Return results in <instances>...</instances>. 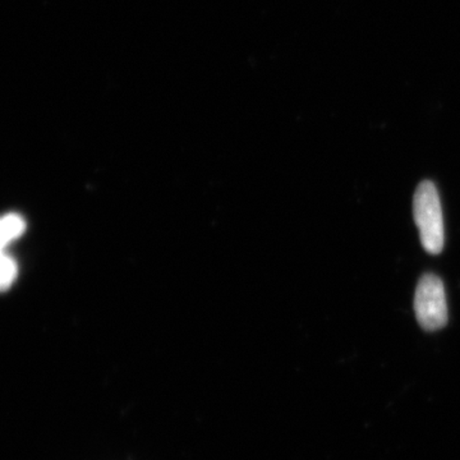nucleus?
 <instances>
[{
  "instance_id": "nucleus-1",
  "label": "nucleus",
  "mask_w": 460,
  "mask_h": 460,
  "mask_svg": "<svg viewBox=\"0 0 460 460\" xmlns=\"http://www.w3.org/2000/svg\"><path fill=\"white\" fill-rule=\"evenodd\" d=\"M413 217L422 246L431 255L443 252L445 230L440 196L432 181H423L413 198Z\"/></svg>"
},
{
  "instance_id": "nucleus-4",
  "label": "nucleus",
  "mask_w": 460,
  "mask_h": 460,
  "mask_svg": "<svg viewBox=\"0 0 460 460\" xmlns=\"http://www.w3.org/2000/svg\"><path fill=\"white\" fill-rule=\"evenodd\" d=\"M18 265L7 251H0V292H5L17 279Z\"/></svg>"
},
{
  "instance_id": "nucleus-2",
  "label": "nucleus",
  "mask_w": 460,
  "mask_h": 460,
  "mask_svg": "<svg viewBox=\"0 0 460 460\" xmlns=\"http://www.w3.org/2000/svg\"><path fill=\"white\" fill-rule=\"evenodd\" d=\"M414 313L420 328L438 332L447 323V293L443 280L435 274L420 278L414 295Z\"/></svg>"
},
{
  "instance_id": "nucleus-3",
  "label": "nucleus",
  "mask_w": 460,
  "mask_h": 460,
  "mask_svg": "<svg viewBox=\"0 0 460 460\" xmlns=\"http://www.w3.org/2000/svg\"><path fill=\"white\" fill-rule=\"evenodd\" d=\"M26 222L21 215L7 214L0 217V251H7L9 244L25 233Z\"/></svg>"
}]
</instances>
